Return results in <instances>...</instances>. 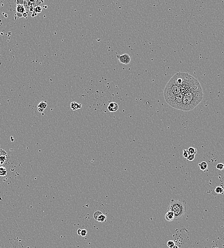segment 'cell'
I'll list each match as a JSON object with an SVG mask.
<instances>
[{
	"label": "cell",
	"mask_w": 224,
	"mask_h": 248,
	"mask_svg": "<svg viewBox=\"0 0 224 248\" xmlns=\"http://www.w3.org/2000/svg\"><path fill=\"white\" fill-rule=\"evenodd\" d=\"M7 174L6 170L4 167H0V175L4 176Z\"/></svg>",
	"instance_id": "obj_12"
},
{
	"label": "cell",
	"mask_w": 224,
	"mask_h": 248,
	"mask_svg": "<svg viewBox=\"0 0 224 248\" xmlns=\"http://www.w3.org/2000/svg\"><path fill=\"white\" fill-rule=\"evenodd\" d=\"M70 106H71V108L73 111H76V110H78L79 109L81 108L82 104L77 103V102H72L70 104Z\"/></svg>",
	"instance_id": "obj_7"
},
{
	"label": "cell",
	"mask_w": 224,
	"mask_h": 248,
	"mask_svg": "<svg viewBox=\"0 0 224 248\" xmlns=\"http://www.w3.org/2000/svg\"><path fill=\"white\" fill-rule=\"evenodd\" d=\"M215 192L218 194H223L224 192V189L222 187L218 186L215 189Z\"/></svg>",
	"instance_id": "obj_10"
},
{
	"label": "cell",
	"mask_w": 224,
	"mask_h": 248,
	"mask_svg": "<svg viewBox=\"0 0 224 248\" xmlns=\"http://www.w3.org/2000/svg\"><path fill=\"white\" fill-rule=\"evenodd\" d=\"M167 245L169 248H173L175 245V242L173 240H169L167 242Z\"/></svg>",
	"instance_id": "obj_14"
},
{
	"label": "cell",
	"mask_w": 224,
	"mask_h": 248,
	"mask_svg": "<svg viewBox=\"0 0 224 248\" xmlns=\"http://www.w3.org/2000/svg\"><path fill=\"white\" fill-rule=\"evenodd\" d=\"M195 155L190 154L189 155V156H188V158H187V160H189V161H193L195 159Z\"/></svg>",
	"instance_id": "obj_18"
},
{
	"label": "cell",
	"mask_w": 224,
	"mask_h": 248,
	"mask_svg": "<svg viewBox=\"0 0 224 248\" xmlns=\"http://www.w3.org/2000/svg\"><path fill=\"white\" fill-rule=\"evenodd\" d=\"M118 59L121 63L124 65H128L131 62V57L127 54H124L121 56H118Z\"/></svg>",
	"instance_id": "obj_3"
},
{
	"label": "cell",
	"mask_w": 224,
	"mask_h": 248,
	"mask_svg": "<svg viewBox=\"0 0 224 248\" xmlns=\"http://www.w3.org/2000/svg\"><path fill=\"white\" fill-rule=\"evenodd\" d=\"M173 248H178V246H176V245H175L174 246V247H173Z\"/></svg>",
	"instance_id": "obj_22"
},
{
	"label": "cell",
	"mask_w": 224,
	"mask_h": 248,
	"mask_svg": "<svg viewBox=\"0 0 224 248\" xmlns=\"http://www.w3.org/2000/svg\"><path fill=\"white\" fill-rule=\"evenodd\" d=\"M188 152H189L190 154H191V155H195L197 153V150L196 149H195L194 147H189V149H188Z\"/></svg>",
	"instance_id": "obj_13"
},
{
	"label": "cell",
	"mask_w": 224,
	"mask_h": 248,
	"mask_svg": "<svg viewBox=\"0 0 224 248\" xmlns=\"http://www.w3.org/2000/svg\"><path fill=\"white\" fill-rule=\"evenodd\" d=\"M17 11L18 13L23 14L25 12V9L24 6L22 4H18L17 7Z\"/></svg>",
	"instance_id": "obj_11"
},
{
	"label": "cell",
	"mask_w": 224,
	"mask_h": 248,
	"mask_svg": "<svg viewBox=\"0 0 224 248\" xmlns=\"http://www.w3.org/2000/svg\"><path fill=\"white\" fill-rule=\"evenodd\" d=\"M47 106V104L46 102L42 101L39 104V105H38V110L39 112H42L44 111Z\"/></svg>",
	"instance_id": "obj_8"
},
{
	"label": "cell",
	"mask_w": 224,
	"mask_h": 248,
	"mask_svg": "<svg viewBox=\"0 0 224 248\" xmlns=\"http://www.w3.org/2000/svg\"><path fill=\"white\" fill-rule=\"evenodd\" d=\"M42 9H43V8L40 6H37L34 9L35 13H41V11H42Z\"/></svg>",
	"instance_id": "obj_16"
},
{
	"label": "cell",
	"mask_w": 224,
	"mask_h": 248,
	"mask_svg": "<svg viewBox=\"0 0 224 248\" xmlns=\"http://www.w3.org/2000/svg\"><path fill=\"white\" fill-rule=\"evenodd\" d=\"M165 219L169 222L175 221V216L174 213L172 211H167L165 214Z\"/></svg>",
	"instance_id": "obj_6"
},
{
	"label": "cell",
	"mask_w": 224,
	"mask_h": 248,
	"mask_svg": "<svg viewBox=\"0 0 224 248\" xmlns=\"http://www.w3.org/2000/svg\"><path fill=\"white\" fill-rule=\"evenodd\" d=\"M216 169H218V170H223L224 169V165L222 164V163H218L216 166Z\"/></svg>",
	"instance_id": "obj_15"
},
{
	"label": "cell",
	"mask_w": 224,
	"mask_h": 248,
	"mask_svg": "<svg viewBox=\"0 0 224 248\" xmlns=\"http://www.w3.org/2000/svg\"><path fill=\"white\" fill-rule=\"evenodd\" d=\"M167 211H172L175 216V221L182 220L187 212L186 201L183 199H172L167 209Z\"/></svg>",
	"instance_id": "obj_2"
},
{
	"label": "cell",
	"mask_w": 224,
	"mask_h": 248,
	"mask_svg": "<svg viewBox=\"0 0 224 248\" xmlns=\"http://www.w3.org/2000/svg\"><path fill=\"white\" fill-rule=\"evenodd\" d=\"M22 14H23V17H25V18H27V17L28 14L27 13H26V12H25Z\"/></svg>",
	"instance_id": "obj_21"
},
{
	"label": "cell",
	"mask_w": 224,
	"mask_h": 248,
	"mask_svg": "<svg viewBox=\"0 0 224 248\" xmlns=\"http://www.w3.org/2000/svg\"><path fill=\"white\" fill-rule=\"evenodd\" d=\"M118 105L115 102H111L108 106L107 109L110 112H115L118 110Z\"/></svg>",
	"instance_id": "obj_5"
},
{
	"label": "cell",
	"mask_w": 224,
	"mask_h": 248,
	"mask_svg": "<svg viewBox=\"0 0 224 248\" xmlns=\"http://www.w3.org/2000/svg\"><path fill=\"white\" fill-rule=\"evenodd\" d=\"M0 51H1V49H0Z\"/></svg>",
	"instance_id": "obj_23"
},
{
	"label": "cell",
	"mask_w": 224,
	"mask_h": 248,
	"mask_svg": "<svg viewBox=\"0 0 224 248\" xmlns=\"http://www.w3.org/2000/svg\"><path fill=\"white\" fill-rule=\"evenodd\" d=\"M198 166H199L200 169H201V170L203 171L204 172L208 170V165L206 162H202L198 164Z\"/></svg>",
	"instance_id": "obj_9"
},
{
	"label": "cell",
	"mask_w": 224,
	"mask_h": 248,
	"mask_svg": "<svg viewBox=\"0 0 224 248\" xmlns=\"http://www.w3.org/2000/svg\"><path fill=\"white\" fill-rule=\"evenodd\" d=\"M87 231L86 229H83L81 231V235L82 236L85 237L86 235H87Z\"/></svg>",
	"instance_id": "obj_19"
},
{
	"label": "cell",
	"mask_w": 224,
	"mask_h": 248,
	"mask_svg": "<svg viewBox=\"0 0 224 248\" xmlns=\"http://www.w3.org/2000/svg\"><path fill=\"white\" fill-rule=\"evenodd\" d=\"M81 231H82V230L81 229H78V230H77V234H78V235H81Z\"/></svg>",
	"instance_id": "obj_20"
},
{
	"label": "cell",
	"mask_w": 224,
	"mask_h": 248,
	"mask_svg": "<svg viewBox=\"0 0 224 248\" xmlns=\"http://www.w3.org/2000/svg\"><path fill=\"white\" fill-rule=\"evenodd\" d=\"M189 155H190V153H189L188 150L184 149V150H183V155L184 158H185L187 159V158H188V156H189Z\"/></svg>",
	"instance_id": "obj_17"
},
{
	"label": "cell",
	"mask_w": 224,
	"mask_h": 248,
	"mask_svg": "<svg viewBox=\"0 0 224 248\" xmlns=\"http://www.w3.org/2000/svg\"><path fill=\"white\" fill-rule=\"evenodd\" d=\"M93 218L98 222H105L107 217L105 215L103 214L100 211H97L93 214Z\"/></svg>",
	"instance_id": "obj_4"
},
{
	"label": "cell",
	"mask_w": 224,
	"mask_h": 248,
	"mask_svg": "<svg viewBox=\"0 0 224 248\" xmlns=\"http://www.w3.org/2000/svg\"><path fill=\"white\" fill-rule=\"evenodd\" d=\"M203 94L199 83L189 89L184 94L181 110L189 111L195 108L202 101Z\"/></svg>",
	"instance_id": "obj_1"
}]
</instances>
